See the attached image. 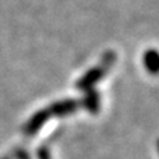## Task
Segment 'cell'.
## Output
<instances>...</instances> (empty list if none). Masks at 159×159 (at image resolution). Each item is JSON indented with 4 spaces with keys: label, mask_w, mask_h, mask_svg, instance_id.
<instances>
[{
    "label": "cell",
    "mask_w": 159,
    "mask_h": 159,
    "mask_svg": "<svg viewBox=\"0 0 159 159\" xmlns=\"http://www.w3.org/2000/svg\"><path fill=\"white\" fill-rule=\"evenodd\" d=\"M105 75V69L103 67H93V69L88 70L81 78L78 80V82L75 84V87L81 91H88L92 89V87L99 82Z\"/></svg>",
    "instance_id": "obj_1"
},
{
    "label": "cell",
    "mask_w": 159,
    "mask_h": 159,
    "mask_svg": "<svg viewBox=\"0 0 159 159\" xmlns=\"http://www.w3.org/2000/svg\"><path fill=\"white\" fill-rule=\"evenodd\" d=\"M143 63L147 71L152 75L159 74V52L157 49H148L143 56Z\"/></svg>",
    "instance_id": "obj_2"
},
{
    "label": "cell",
    "mask_w": 159,
    "mask_h": 159,
    "mask_svg": "<svg viewBox=\"0 0 159 159\" xmlns=\"http://www.w3.org/2000/svg\"><path fill=\"white\" fill-rule=\"evenodd\" d=\"M78 106H80V103L77 101H74V99H66V101H60L53 105L52 112L56 116H66V115L75 112L78 109Z\"/></svg>",
    "instance_id": "obj_4"
},
{
    "label": "cell",
    "mask_w": 159,
    "mask_h": 159,
    "mask_svg": "<svg viewBox=\"0 0 159 159\" xmlns=\"http://www.w3.org/2000/svg\"><path fill=\"white\" fill-rule=\"evenodd\" d=\"M82 106L91 113H96L101 109V96L95 89L85 91V95L82 98Z\"/></svg>",
    "instance_id": "obj_3"
},
{
    "label": "cell",
    "mask_w": 159,
    "mask_h": 159,
    "mask_svg": "<svg viewBox=\"0 0 159 159\" xmlns=\"http://www.w3.org/2000/svg\"><path fill=\"white\" fill-rule=\"evenodd\" d=\"M157 148H158V154H159V138H158V141H157Z\"/></svg>",
    "instance_id": "obj_5"
}]
</instances>
